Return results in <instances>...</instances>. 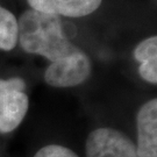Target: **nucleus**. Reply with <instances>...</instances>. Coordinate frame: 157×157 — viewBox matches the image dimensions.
I'll list each match as a JSON object with an SVG mask.
<instances>
[{
	"label": "nucleus",
	"mask_w": 157,
	"mask_h": 157,
	"mask_svg": "<svg viewBox=\"0 0 157 157\" xmlns=\"http://www.w3.org/2000/svg\"><path fill=\"white\" fill-rule=\"evenodd\" d=\"M17 41L26 52L43 56L51 63L71 55L78 48L64 34L59 17L32 8L17 19Z\"/></svg>",
	"instance_id": "nucleus-1"
},
{
	"label": "nucleus",
	"mask_w": 157,
	"mask_h": 157,
	"mask_svg": "<svg viewBox=\"0 0 157 157\" xmlns=\"http://www.w3.org/2000/svg\"><path fill=\"white\" fill-rule=\"evenodd\" d=\"M22 78H0V133L7 134L17 129L29 108V98L25 93Z\"/></svg>",
	"instance_id": "nucleus-2"
},
{
	"label": "nucleus",
	"mask_w": 157,
	"mask_h": 157,
	"mask_svg": "<svg viewBox=\"0 0 157 157\" xmlns=\"http://www.w3.org/2000/svg\"><path fill=\"white\" fill-rule=\"evenodd\" d=\"M91 61L82 49L51 63L44 72V80L52 87H73L83 84L90 77Z\"/></svg>",
	"instance_id": "nucleus-3"
},
{
	"label": "nucleus",
	"mask_w": 157,
	"mask_h": 157,
	"mask_svg": "<svg viewBox=\"0 0 157 157\" xmlns=\"http://www.w3.org/2000/svg\"><path fill=\"white\" fill-rule=\"evenodd\" d=\"M85 154L86 157H139L132 139L109 127L91 132L86 139Z\"/></svg>",
	"instance_id": "nucleus-4"
},
{
	"label": "nucleus",
	"mask_w": 157,
	"mask_h": 157,
	"mask_svg": "<svg viewBox=\"0 0 157 157\" xmlns=\"http://www.w3.org/2000/svg\"><path fill=\"white\" fill-rule=\"evenodd\" d=\"M139 157H157V100L150 99L140 107L136 115Z\"/></svg>",
	"instance_id": "nucleus-5"
},
{
	"label": "nucleus",
	"mask_w": 157,
	"mask_h": 157,
	"mask_svg": "<svg viewBox=\"0 0 157 157\" xmlns=\"http://www.w3.org/2000/svg\"><path fill=\"white\" fill-rule=\"evenodd\" d=\"M102 0H28L32 10L57 17H83L100 7Z\"/></svg>",
	"instance_id": "nucleus-6"
},
{
	"label": "nucleus",
	"mask_w": 157,
	"mask_h": 157,
	"mask_svg": "<svg viewBox=\"0 0 157 157\" xmlns=\"http://www.w3.org/2000/svg\"><path fill=\"white\" fill-rule=\"evenodd\" d=\"M134 58L140 62L139 72L150 84L157 83V37L150 36L136 45Z\"/></svg>",
	"instance_id": "nucleus-7"
},
{
	"label": "nucleus",
	"mask_w": 157,
	"mask_h": 157,
	"mask_svg": "<svg viewBox=\"0 0 157 157\" xmlns=\"http://www.w3.org/2000/svg\"><path fill=\"white\" fill-rule=\"evenodd\" d=\"M17 43V19L0 5V50L10 51Z\"/></svg>",
	"instance_id": "nucleus-8"
},
{
	"label": "nucleus",
	"mask_w": 157,
	"mask_h": 157,
	"mask_svg": "<svg viewBox=\"0 0 157 157\" xmlns=\"http://www.w3.org/2000/svg\"><path fill=\"white\" fill-rule=\"evenodd\" d=\"M34 157H79L76 152L59 144H48V146L41 148Z\"/></svg>",
	"instance_id": "nucleus-9"
}]
</instances>
